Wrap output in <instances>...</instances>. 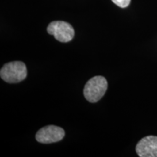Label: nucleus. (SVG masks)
<instances>
[{"label": "nucleus", "instance_id": "4", "mask_svg": "<svg viewBox=\"0 0 157 157\" xmlns=\"http://www.w3.org/2000/svg\"><path fill=\"white\" fill-rule=\"evenodd\" d=\"M65 136L64 129L55 125H48L40 129L36 134V140L39 143L49 144L60 141Z\"/></svg>", "mask_w": 157, "mask_h": 157}, {"label": "nucleus", "instance_id": "2", "mask_svg": "<svg viewBox=\"0 0 157 157\" xmlns=\"http://www.w3.org/2000/svg\"><path fill=\"white\" fill-rule=\"evenodd\" d=\"M108 88L106 78L102 76L91 78L85 84L84 95L90 103H96L105 95Z\"/></svg>", "mask_w": 157, "mask_h": 157}, {"label": "nucleus", "instance_id": "5", "mask_svg": "<svg viewBox=\"0 0 157 157\" xmlns=\"http://www.w3.org/2000/svg\"><path fill=\"white\" fill-rule=\"evenodd\" d=\"M135 150L140 157H157V136L143 137L137 143Z\"/></svg>", "mask_w": 157, "mask_h": 157}, {"label": "nucleus", "instance_id": "3", "mask_svg": "<svg viewBox=\"0 0 157 157\" xmlns=\"http://www.w3.org/2000/svg\"><path fill=\"white\" fill-rule=\"evenodd\" d=\"M48 34L53 35L55 38L60 42H68L74 36V29L72 25L65 21H52L47 29Z\"/></svg>", "mask_w": 157, "mask_h": 157}, {"label": "nucleus", "instance_id": "1", "mask_svg": "<svg viewBox=\"0 0 157 157\" xmlns=\"http://www.w3.org/2000/svg\"><path fill=\"white\" fill-rule=\"evenodd\" d=\"M0 76L7 83H18L26 78V66L21 61L7 63L0 70Z\"/></svg>", "mask_w": 157, "mask_h": 157}, {"label": "nucleus", "instance_id": "6", "mask_svg": "<svg viewBox=\"0 0 157 157\" xmlns=\"http://www.w3.org/2000/svg\"><path fill=\"white\" fill-rule=\"evenodd\" d=\"M111 1L118 7H121V8H125V7H128L130 4L131 0H111Z\"/></svg>", "mask_w": 157, "mask_h": 157}]
</instances>
